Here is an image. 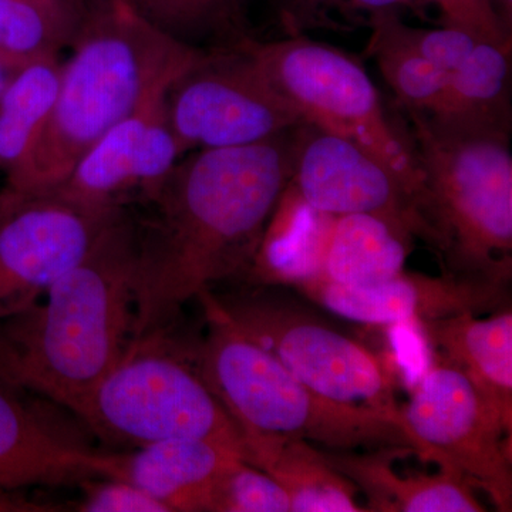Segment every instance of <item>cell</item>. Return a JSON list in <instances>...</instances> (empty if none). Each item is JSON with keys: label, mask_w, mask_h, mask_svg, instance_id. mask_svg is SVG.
<instances>
[{"label": "cell", "mask_w": 512, "mask_h": 512, "mask_svg": "<svg viewBox=\"0 0 512 512\" xmlns=\"http://www.w3.org/2000/svg\"><path fill=\"white\" fill-rule=\"evenodd\" d=\"M62 63L52 113L3 191L53 192L111 127L178 79L201 56L150 22L130 0H92Z\"/></svg>", "instance_id": "3"}, {"label": "cell", "mask_w": 512, "mask_h": 512, "mask_svg": "<svg viewBox=\"0 0 512 512\" xmlns=\"http://www.w3.org/2000/svg\"><path fill=\"white\" fill-rule=\"evenodd\" d=\"M45 2L55 8L57 12L62 13L64 18L72 22L76 29H79L92 0H45Z\"/></svg>", "instance_id": "30"}, {"label": "cell", "mask_w": 512, "mask_h": 512, "mask_svg": "<svg viewBox=\"0 0 512 512\" xmlns=\"http://www.w3.org/2000/svg\"><path fill=\"white\" fill-rule=\"evenodd\" d=\"M403 33L424 59L444 72L456 70L470 56L478 40L453 28L419 29L403 22Z\"/></svg>", "instance_id": "29"}, {"label": "cell", "mask_w": 512, "mask_h": 512, "mask_svg": "<svg viewBox=\"0 0 512 512\" xmlns=\"http://www.w3.org/2000/svg\"><path fill=\"white\" fill-rule=\"evenodd\" d=\"M245 461L281 485L291 512H367L356 503V485L330 466L305 440L241 431Z\"/></svg>", "instance_id": "20"}, {"label": "cell", "mask_w": 512, "mask_h": 512, "mask_svg": "<svg viewBox=\"0 0 512 512\" xmlns=\"http://www.w3.org/2000/svg\"><path fill=\"white\" fill-rule=\"evenodd\" d=\"M210 512H291V500L274 478L238 460L218 481Z\"/></svg>", "instance_id": "26"}, {"label": "cell", "mask_w": 512, "mask_h": 512, "mask_svg": "<svg viewBox=\"0 0 512 512\" xmlns=\"http://www.w3.org/2000/svg\"><path fill=\"white\" fill-rule=\"evenodd\" d=\"M369 28L372 36L367 49L402 109L434 116L446 93L450 73L424 59L410 45L396 10L377 13L370 19Z\"/></svg>", "instance_id": "23"}, {"label": "cell", "mask_w": 512, "mask_h": 512, "mask_svg": "<svg viewBox=\"0 0 512 512\" xmlns=\"http://www.w3.org/2000/svg\"><path fill=\"white\" fill-rule=\"evenodd\" d=\"M289 184L318 214H367L421 239L416 198L396 174L348 138L302 123L289 131Z\"/></svg>", "instance_id": "12"}, {"label": "cell", "mask_w": 512, "mask_h": 512, "mask_svg": "<svg viewBox=\"0 0 512 512\" xmlns=\"http://www.w3.org/2000/svg\"><path fill=\"white\" fill-rule=\"evenodd\" d=\"M59 55L33 60L13 73L0 94V171L12 173L52 113L59 92Z\"/></svg>", "instance_id": "22"}, {"label": "cell", "mask_w": 512, "mask_h": 512, "mask_svg": "<svg viewBox=\"0 0 512 512\" xmlns=\"http://www.w3.org/2000/svg\"><path fill=\"white\" fill-rule=\"evenodd\" d=\"M490 3L505 30L512 35V0H490Z\"/></svg>", "instance_id": "31"}, {"label": "cell", "mask_w": 512, "mask_h": 512, "mask_svg": "<svg viewBox=\"0 0 512 512\" xmlns=\"http://www.w3.org/2000/svg\"><path fill=\"white\" fill-rule=\"evenodd\" d=\"M417 0H274L276 20L286 37L313 30H348L369 26L380 12L414 8Z\"/></svg>", "instance_id": "25"}, {"label": "cell", "mask_w": 512, "mask_h": 512, "mask_svg": "<svg viewBox=\"0 0 512 512\" xmlns=\"http://www.w3.org/2000/svg\"><path fill=\"white\" fill-rule=\"evenodd\" d=\"M15 70L10 69L8 64L0 59V94H2L5 87L8 86L9 80L12 79Z\"/></svg>", "instance_id": "33"}, {"label": "cell", "mask_w": 512, "mask_h": 512, "mask_svg": "<svg viewBox=\"0 0 512 512\" xmlns=\"http://www.w3.org/2000/svg\"><path fill=\"white\" fill-rule=\"evenodd\" d=\"M137 258L124 207L39 301L0 322V379L76 416L130 345Z\"/></svg>", "instance_id": "2"}, {"label": "cell", "mask_w": 512, "mask_h": 512, "mask_svg": "<svg viewBox=\"0 0 512 512\" xmlns=\"http://www.w3.org/2000/svg\"><path fill=\"white\" fill-rule=\"evenodd\" d=\"M421 175V239L443 274L507 286L512 274L510 133L437 123L403 110Z\"/></svg>", "instance_id": "4"}, {"label": "cell", "mask_w": 512, "mask_h": 512, "mask_svg": "<svg viewBox=\"0 0 512 512\" xmlns=\"http://www.w3.org/2000/svg\"><path fill=\"white\" fill-rule=\"evenodd\" d=\"M16 0H0V37L15 9Z\"/></svg>", "instance_id": "32"}, {"label": "cell", "mask_w": 512, "mask_h": 512, "mask_svg": "<svg viewBox=\"0 0 512 512\" xmlns=\"http://www.w3.org/2000/svg\"><path fill=\"white\" fill-rule=\"evenodd\" d=\"M241 45L306 123L365 148L419 200L421 175L412 147L384 113L375 84L362 64L306 36L272 42L247 36Z\"/></svg>", "instance_id": "7"}, {"label": "cell", "mask_w": 512, "mask_h": 512, "mask_svg": "<svg viewBox=\"0 0 512 512\" xmlns=\"http://www.w3.org/2000/svg\"><path fill=\"white\" fill-rule=\"evenodd\" d=\"M165 111L184 154L251 146L306 123L276 92L241 40L202 50L171 84Z\"/></svg>", "instance_id": "9"}, {"label": "cell", "mask_w": 512, "mask_h": 512, "mask_svg": "<svg viewBox=\"0 0 512 512\" xmlns=\"http://www.w3.org/2000/svg\"><path fill=\"white\" fill-rule=\"evenodd\" d=\"M412 248L413 238L382 218L313 212L305 258L286 286L303 278L346 286L377 284L404 271Z\"/></svg>", "instance_id": "15"}, {"label": "cell", "mask_w": 512, "mask_h": 512, "mask_svg": "<svg viewBox=\"0 0 512 512\" xmlns=\"http://www.w3.org/2000/svg\"><path fill=\"white\" fill-rule=\"evenodd\" d=\"M437 357L457 367L483 394L512 433V312L487 318L467 312L421 323Z\"/></svg>", "instance_id": "18"}, {"label": "cell", "mask_w": 512, "mask_h": 512, "mask_svg": "<svg viewBox=\"0 0 512 512\" xmlns=\"http://www.w3.org/2000/svg\"><path fill=\"white\" fill-rule=\"evenodd\" d=\"M170 87L153 94L111 127L53 192L80 204L100 208L126 207L131 198H143L141 174L148 131L163 109L165 94Z\"/></svg>", "instance_id": "19"}, {"label": "cell", "mask_w": 512, "mask_h": 512, "mask_svg": "<svg viewBox=\"0 0 512 512\" xmlns=\"http://www.w3.org/2000/svg\"><path fill=\"white\" fill-rule=\"evenodd\" d=\"M123 208L90 207L57 192H0V322L39 301Z\"/></svg>", "instance_id": "11"}, {"label": "cell", "mask_w": 512, "mask_h": 512, "mask_svg": "<svg viewBox=\"0 0 512 512\" xmlns=\"http://www.w3.org/2000/svg\"><path fill=\"white\" fill-rule=\"evenodd\" d=\"M198 299L208 325L207 338L195 349L198 367L239 430L305 440L333 451L409 447L419 457L410 434L392 417L315 392L239 329L211 291Z\"/></svg>", "instance_id": "5"}, {"label": "cell", "mask_w": 512, "mask_h": 512, "mask_svg": "<svg viewBox=\"0 0 512 512\" xmlns=\"http://www.w3.org/2000/svg\"><path fill=\"white\" fill-rule=\"evenodd\" d=\"M440 9L447 28L461 30L478 42L511 50L512 35L495 15L490 0H426Z\"/></svg>", "instance_id": "27"}, {"label": "cell", "mask_w": 512, "mask_h": 512, "mask_svg": "<svg viewBox=\"0 0 512 512\" xmlns=\"http://www.w3.org/2000/svg\"><path fill=\"white\" fill-rule=\"evenodd\" d=\"M214 298L239 329L315 392L375 409L406 430L389 370L359 340L256 285Z\"/></svg>", "instance_id": "8"}, {"label": "cell", "mask_w": 512, "mask_h": 512, "mask_svg": "<svg viewBox=\"0 0 512 512\" xmlns=\"http://www.w3.org/2000/svg\"><path fill=\"white\" fill-rule=\"evenodd\" d=\"M289 286L320 308L363 325H421L460 313L480 315L507 306L504 303L507 286L447 274L424 275L406 269L373 285L346 286L303 278Z\"/></svg>", "instance_id": "13"}, {"label": "cell", "mask_w": 512, "mask_h": 512, "mask_svg": "<svg viewBox=\"0 0 512 512\" xmlns=\"http://www.w3.org/2000/svg\"><path fill=\"white\" fill-rule=\"evenodd\" d=\"M150 22L187 45L217 37L224 46L242 33V0H130ZM195 47V46H194ZM198 49V47H197Z\"/></svg>", "instance_id": "24"}, {"label": "cell", "mask_w": 512, "mask_h": 512, "mask_svg": "<svg viewBox=\"0 0 512 512\" xmlns=\"http://www.w3.org/2000/svg\"><path fill=\"white\" fill-rule=\"evenodd\" d=\"M84 500L79 505L83 512H168L167 507L146 491L116 478L104 481H84Z\"/></svg>", "instance_id": "28"}, {"label": "cell", "mask_w": 512, "mask_h": 512, "mask_svg": "<svg viewBox=\"0 0 512 512\" xmlns=\"http://www.w3.org/2000/svg\"><path fill=\"white\" fill-rule=\"evenodd\" d=\"M330 466L349 478L366 495L367 512H483V503L470 483L450 468L436 474L396 473L393 463L410 456L409 447H379L356 451L323 448Z\"/></svg>", "instance_id": "17"}, {"label": "cell", "mask_w": 512, "mask_h": 512, "mask_svg": "<svg viewBox=\"0 0 512 512\" xmlns=\"http://www.w3.org/2000/svg\"><path fill=\"white\" fill-rule=\"evenodd\" d=\"M165 335L131 340L76 417L104 440L137 447L208 440L245 460L241 430L202 376L195 350L180 348Z\"/></svg>", "instance_id": "6"}, {"label": "cell", "mask_w": 512, "mask_h": 512, "mask_svg": "<svg viewBox=\"0 0 512 512\" xmlns=\"http://www.w3.org/2000/svg\"><path fill=\"white\" fill-rule=\"evenodd\" d=\"M289 131L191 151L148 198L154 214L138 222L131 340L167 332L212 286L249 278L289 184Z\"/></svg>", "instance_id": "1"}, {"label": "cell", "mask_w": 512, "mask_h": 512, "mask_svg": "<svg viewBox=\"0 0 512 512\" xmlns=\"http://www.w3.org/2000/svg\"><path fill=\"white\" fill-rule=\"evenodd\" d=\"M238 460V451L214 441L171 439L113 453L110 478L136 485L168 512H210L218 481Z\"/></svg>", "instance_id": "16"}, {"label": "cell", "mask_w": 512, "mask_h": 512, "mask_svg": "<svg viewBox=\"0 0 512 512\" xmlns=\"http://www.w3.org/2000/svg\"><path fill=\"white\" fill-rule=\"evenodd\" d=\"M25 393L0 379V490L110 478L113 453L94 450Z\"/></svg>", "instance_id": "14"}, {"label": "cell", "mask_w": 512, "mask_h": 512, "mask_svg": "<svg viewBox=\"0 0 512 512\" xmlns=\"http://www.w3.org/2000/svg\"><path fill=\"white\" fill-rule=\"evenodd\" d=\"M429 119L446 126L510 133L511 50L478 42L448 76L440 109Z\"/></svg>", "instance_id": "21"}, {"label": "cell", "mask_w": 512, "mask_h": 512, "mask_svg": "<svg viewBox=\"0 0 512 512\" xmlns=\"http://www.w3.org/2000/svg\"><path fill=\"white\" fill-rule=\"evenodd\" d=\"M400 413L421 460L456 471L498 510H512V433L461 370L437 357Z\"/></svg>", "instance_id": "10"}]
</instances>
